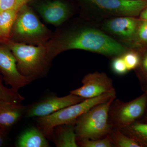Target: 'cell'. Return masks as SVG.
I'll use <instances>...</instances> for the list:
<instances>
[{
    "label": "cell",
    "instance_id": "obj_1",
    "mask_svg": "<svg viewBox=\"0 0 147 147\" xmlns=\"http://www.w3.org/2000/svg\"><path fill=\"white\" fill-rule=\"evenodd\" d=\"M45 45L51 60L67 50H83L114 57L129 49L106 34L96 24L84 18L67 27Z\"/></svg>",
    "mask_w": 147,
    "mask_h": 147
},
{
    "label": "cell",
    "instance_id": "obj_2",
    "mask_svg": "<svg viewBox=\"0 0 147 147\" xmlns=\"http://www.w3.org/2000/svg\"><path fill=\"white\" fill-rule=\"evenodd\" d=\"M84 18L99 24L116 16L139 17L147 7V0H84Z\"/></svg>",
    "mask_w": 147,
    "mask_h": 147
},
{
    "label": "cell",
    "instance_id": "obj_3",
    "mask_svg": "<svg viewBox=\"0 0 147 147\" xmlns=\"http://www.w3.org/2000/svg\"><path fill=\"white\" fill-rule=\"evenodd\" d=\"M115 97V90L70 105L37 120L38 128L46 136L51 135L54 129L64 125L75 124L80 116L96 105Z\"/></svg>",
    "mask_w": 147,
    "mask_h": 147
},
{
    "label": "cell",
    "instance_id": "obj_4",
    "mask_svg": "<svg viewBox=\"0 0 147 147\" xmlns=\"http://www.w3.org/2000/svg\"><path fill=\"white\" fill-rule=\"evenodd\" d=\"M6 43L16 58L18 70L30 80L42 73L51 60L44 44L34 46L9 40Z\"/></svg>",
    "mask_w": 147,
    "mask_h": 147
},
{
    "label": "cell",
    "instance_id": "obj_5",
    "mask_svg": "<svg viewBox=\"0 0 147 147\" xmlns=\"http://www.w3.org/2000/svg\"><path fill=\"white\" fill-rule=\"evenodd\" d=\"M115 98L96 105L78 118L75 126L77 138L97 139L110 132L108 113Z\"/></svg>",
    "mask_w": 147,
    "mask_h": 147
},
{
    "label": "cell",
    "instance_id": "obj_6",
    "mask_svg": "<svg viewBox=\"0 0 147 147\" xmlns=\"http://www.w3.org/2000/svg\"><path fill=\"white\" fill-rule=\"evenodd\" d=\"M13 26L14 35L22 42L43 44L50 34L49 30L25 5L18 11Z\"/></svg>",
    "mask_w": 147,
    "mask_h": 147
},
{
    "label": "cell",
    "instance_id": "obj_7",
    "mask_svg": "<svg viewBox=\"0 0 147 147\" xmlns=\"http://www.w3.org/2000/svg\"><path fill=\"white\" fill-rule=\"evenodd\" d=\"M142 20L138 17H112L96 24L110 37L129 49L132 48Z\"/></svg>",
    "mask_w": 147,
    "mask_h": 147
},
{
    "label": "cell",
    "instance_id": "obj_8",
    "mask_svg": "<svg viewBox=\"0 0 147 147\" xmlns=\"http://www.w3.org/2000/svg\"><path fill=\"white\" fill-rule=\"evenodd\" d=\"M83 86L71 92L72 94L85 99L97 97L115 90L112 79L103 72L89 73L82 81Z\"/></svg>",
    "mask_w": 147,
    "mask_h": 147
},
{
    "label": "cell",
    "instance_id": "obj_9",
    "mask_svg": "<svg viewBox=\"0 0 147 147\" xmlns=\"http://www.w3.org/2000/svg\"><path fill=\"white\" fill-rule=\"evenodd\" d=\"M0 71L5 84L15 91L18 92L30 82L18 70L16 58L9 48L2 46H0Z\"/></svg>",
    "mask_w": 147,
    "mask_h": 147
},
{
    "label": "cell",
    "instance_id": "obj_10",
    "mask_svg": "<svg viewBox=\"0 0 147 147\" xmlns=\"http://www.w3.org/2000/svg\"><path fill=\"white\" fill-rule=\"evenodd\" d=\"M85 99L71 93L63 97L50 96L33 105L27 111V116L28 117H45Z\"/></svg>",
    "mask_w": 147,
    "mask_h": 147
},
{
    "label": "cell",
    "instance_id": "obj_11",
    "mask_svg": "<svg viewBox=\"0 0 147 147\" xmlns=\"http://www.w3.org/2000/svg\"><path fill=\"white\" fill-rule=\"evenodd\" d=\"M147 103V95L145 94L132 101L123 104L115 113L117 123L122 127H126L133 123L144 113Z\"/></svg>",
    "mask_w": 147,
    "mask_h": 147
},
{
    "label": "cell",
    "instance_id": "obj_12",
    "mask_svg": "<svg viewBox=\"0 0 147 147\" xmlns=\"http://www.w3.org/2000/svg\"><path fill=\"white\" fill-rule=\"evenodd\" d=\"M38 10L46 22L55 26L61 25L72 14L68 5L59 0L43 4L38 7Z\"/></svg>",
    "mask_w": 147,
    "mask_h": 147
},
{
    "label": "cell",
    "instance_id": "obj_13",
    "mask_svg": "<svg viewBox=\"0 0 147 147\" xmlns=\"http://www.w3.org/2000/svg\"><path fill=\"white\" fill-rule=\"evenodd\" d=\"M25 108L21 104L0 103V129L7 132L20 119Z\"/></svg>",
    "mask_w": 147,
    "mask_h": 147
},
{
    "label": "cell",
    "instance_id": "obj_14",
    "mask_svg": "<svg viewBox=\"0 0 147 147\" xmlns=\"http://www.w3.org/2000/svg\"><path fill=\"white\" fill-rule=\"evenodd\" d=\"M16 146L48 147L50 145L45 136L38 128L31 127L26 129L18 137Z\"/></svg>",
    "mask_w": 147,
    "mask_h": 147
},
{
    "label": "cell",
    "instance_id": "obj_15",
    "mask_svg": "<svg viewBox=\"0 0 147 147\" xmlns=\"http://www.w3.org/2000/svg\"><path fill=\"white\" fill-rule=\"evenodd\" d=\"M74 124L64 125L57 127V129L54 139L58 147H77V136Z\"/></svg>",
    "mask_w": 147,
    "mask_h": 147
},
{
    "label": "cell",
    "instance_id": "obj_16",
    "mask_svg": "<svg viewBox=\"0 0 147 147\" xmlns=\"http://www.w3.org/2000/svg\"><path fill=\"white\" fill-rule=\"evenodd\" d=\"M18 11L13 9L0 12V39L3 42L8 41Z\"/></svg>",
    "mask_w": 147,
    "mask_h": 147
},
{
    "label": "cell",
    "instance_id": "obj_17",
    "mask_svg": "<svg viewBox=\"0 0 147 147\" xmlns=\"http://www.w3.org/2000/svg\"><path fill=\"white\" fill-rule=\"evenodd\" d=\"M2 82V79L0 77V103L9 102L21 104L24 99L23 96L11 88L5 86Z\"/></svg>",
    "mask_w": 147,
    "mask_h": 147
},
{
    "label": "cell",
    "instance_id": "obj_18",
    "mask_svg": "<svg viewBox=\"0 0 147 147\" xmlns=\"http://www.w3.org/2000/svg\"><path fill=\"white\" fill-rule=\"evenodd\" d=\"M126 127H128L133 138L142 146V144L147 146V123H133Z\"/></svg>",
    "mask_w": 147,
    "mask_h": 147
},
{
    "label": "cell",
    "instance_id": "obj_19",
    "mask_svg": "<svg viewBox=\"0 0 147 147\" xmlns=\"http://www.w3.org/2000/svg\"><path fill=\"white\" fill-rule=\"evenodd\" d=\"M147 47V21L142 20L131 49L140 51Z\"/></svg>",
    "mask_w": 147,
    "mask_h": 147
},
{
    "label": "cell",
    "instance_id": "obj_20",
    "mask_svg": "<svg viewBox=\"0 0 147 147\" xmlns=\"http://www.w3.org/2000/svg\"><path fill=\"white\" fill-rule=\"evenodd\" d=\"M112 142L119 147H141L142 145L134 138L125 136L118 131H115Z\"/></svg>",
    "mask_w": 147,
    "mask_h": 147
},
{
    "label": "cell",
    "instance_id": "obj_21",
    "mask_svg": "<svg viewBox=\"0 0 147 147\" xmlns=\"http://www.w3.org/2000/svg\"><path fill=\"white\" fill-rule=\"evenodd\" d=\"M122 56L128 71L138 68L140 62V55L139 51L129 49Z\"/></svg>",
    "mask_w": 147,
    "mask_h": 147
},
{
    "label": "cell",
    "instance_id": "obj_22",
    "mask_svg": "<svg viewBox=\"0 0 147 147\" xmlns=\"http://www.w3.org/2000/svg\"><path fill=\"white\" fill-rule=\"evenodd\" d=\"M77 144L83 147H112L113 142L109 136L103 139L76 138Z\"/></svg>",
    "mask_w": 147,
    "mask_h": 147
},
{
    "label": "cell",
    "instance_id": "obj_23",
    "mask_svg": "<svg viewBox=\"0 0 147 147\" xmlns=\"http://www.w3.org/2000/svg\"><path fill=\"white\" fill-rule=\"evenodd\" d=\"M111 66L113 72L118 75H124L128 71L122 55L114 57Z\"/></svg>",
    "mask_w": 147,
    "mask_h": 147
},
{
    "label": "cell",
    "instance_id": "obj_24",
    "mask_svg": "<svg viewBox=\"0 0 147 147\" xmlns=\"http://www.w3.org/2000/svg\"><path fill=\"white\" fill-rule=\"evenodd\" d=\"M139 52L140 55V62L137 68L139 69L140 72L147 80V47Z\"/></svg>",
    "mask_w": 147,
    "mask_h": 147
},
{
    "label": "cell",
    "instance_id": "obj_25",
    "mask_svg": "<svg viewBox=\"0 0 147 147\" xmlns=\"http://www.w3.org/2000/svg\"><path fill=\"white\" fill-rule=\"evenodd\" d=\"M13 9L18 10L16 0H0V12Z\"/></svg>",
    "mask_w": 147,
    "mask_h": 147
},
{
    "label": "cell",
    "instance_id": "obj_26",
    "mask_svg": "<svg viewBox=\"0 0 147 147\" xmlns=\"http://www.w3.org/2000/svg\"><path fill=\"white\" fill-rule=\"evenodd\" d=\"M6 131L0 129V147H2L5 142Z\"/></svg>",
    "mask_w": 147,
    "mask_h": 147
},
{
    "label": "cell",
    "instance_id": "obj_27",
    "mask_svg": "<svg viewBox=\"0 0 147 147\" xmlns=\"http://www.w3.org/2000/svg\"><path fill=\"white\" fill-rule=\"evenodd\" d=\"M138 17L143 21H147V7L142 10Z\"/></svg>",
    "mask_w": 147,
    "mask_h": 147
},
{
    "label": "cell",
    "instance_id": "obj_28",
    "mask_svg": "<svg viewBox=\"0 0 147 147\" xmlns=\"http://www.w3.org/2000/svg\"><path fill=\"white\" fill-rule=\"evenodd\" d=\"M17 3V7L18 10L20 8L25 5L27 0H16Z\"/></svg>",
    "mask_w": 147,
    "mask_h": 147
},
{
    "label": "cell",
    "instance_id": "obj_29",
    "mask_svg": "<svg viewBox=\"0 0 147 147\" xmlns=\"http://www.w3.org/2000/svg\"><path fill=\"white\" fill-rule=\"evenodd\" d=\"M0 42H3L2 41V40H1V39H0Z\"/></svg>",
    "mask_w": 147,
    "mask_h": 147
}]
</instances>
